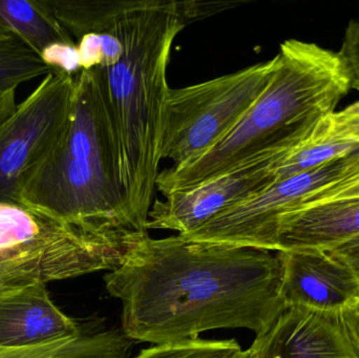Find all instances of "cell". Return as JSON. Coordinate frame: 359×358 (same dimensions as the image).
Instances as JSON below:
<instances>
[{
    "label": "cell",
    "mask_w": 359,
    "mask_h": 358,
    "mask_svg": "<svg viewBox=\"0 0 359 358\" xmlns=\"http://www.w3.org/2000/svg\"><path fill=\"white\" fill-rule=\"evenodd\" d=\"M132 342L117 329L82 332L25 348L0 347V358H128Z\"/></svg>",
    "instance_id": "5bb4252c"
},
{
    "label": "cell",
    "mask_w": 359,
    "mask_h": 358,
    "mask_svg": "<svg viewBox=\"0 0 359 358\" xmlns=\"http://www.w3.org/2000/svg\"><path fill=\"white\" fill-rule=\"evenodd\" d=\"M359 235V197L322 202L283 216L276 252H330Z\"/></svg>",
    "instance_id": "4fadbf2b"
},
{
    "label": "cell",
    "mask_w": 359,
    "mask_h": 358,
    "mask_svg": "<svg viewBox=\"0 0 359 358\" xmlns=\"http://www.w3.org/2000/svg\"><path fill=\"white\" fill-rule=\"evenodd\" d=\"M41 58L50 69H58L72 76L78 75L82 71L76 44H55L42 53Z\"/></svg>",
    "instance_id": "44dd1931"
},
{
    "label": "cell",
    "mask_w": 359,
    "mask_h": 358,
    "mask_svg": "<svg viewBox=\"0 0 359 358\" xmlns=\"http://www.w3.org/2000/svg\"><path fill=\"white\" fill-rule=\"evenodd\" d=\"M82 332L54 304L46 284H32L0 298V347L25 348Z\"/></svg>",
    "instance_id": "7c38bea8"
},
{
    "label": "cell",
    "mask_w": 359,
    "mask_h": 358,
    "mask_svg": "<svg viewBox=\"0 0 359 358\" xmlns=\"http://www.w3.org/2000/svg\"><path fill=\"white\" fill-rule=\"evenodd\" d=\"M323 122V121H322ZM322 122L309 139L283 158L273 168L274 181L286 180L359 151L358 145L325 138Z\"/></svg>",
    "instance_id": "2e32d148"
},
{
    "label": "cell",
    "mask_w": 359,
    "mask_h": 358,
    "mask_svg": "<svg viewBox=\"0 0 359 358\" xmlns=\"http://www.w3.org/2000/svg\"><path fill=\"white\" fill-rule=\"evenodd\" d=\"M0 25L40 56L55 44H76L41 0H0Z\"/></svg>",
    "instance_id": "9a60e30c"
},
{
    "label": "cell",
    "mask_w": 359,
    "mask_h": 358,
    "mask_svg": "<svg viewBox=\"0 0 359 358\" xmlns=\"http://www.w3.org/2000/svg\"><path fill=\"white\" fill-rule=\"evenodd\" d=\"M295 149L255 158L194 188L170 193L164 201L156 200L149 210L147 230L165 229L181 235L198 230L211 219L274 184V166Z\"/></svg>",
    "instance_id": "9c48e42d"
},
{
    "label": "cell",
    "mask_w": 359,
    "mask_h": 358,
    "mask_svg": "<svg viewBox=\"0 0 359 358\" xmlns=\"http://www.w3.org/2000/svg\"><path fill=\"white\" fill-rule=\"evenodd\" d=\"M327 252L347 266L354 273L359 283V235Z\"/></svg>",
    "instance_id": "603a6c76"
},
{
    "label": "cell",
    "mask_w": 359,
    "mask_h": 358,
    "mask_svg": "<svg viewBox=\"0 0 359 358\" xmlns=\"http://www.w3.org/2000/svg\"><path fill=\"white\" fill-rule=\"evenodd\" d=\"M278 58L202 83L170 88L164 105L161 158L182 165L212 149L261 96Z\"/></svg>",
    "instance_id": "5b68a950"
},
{
    "label": "cell",
    "mask_w": 359,
    "mask_h": 358,
    "mask_svg": "<svg viewBox=\"0 0 359 358\" xmlns=\"http://www.w3.org/2000/svg\"><path fill=\"white\" fill-rule=\"evenodd\" d=\"M339 53L349 71L351 88L359 90V19L350 21Z\"/></svg>",
    "instance_id": "7402d4cb"
},
{
    "label": "cell",
    "mask_w": 359,
    "mask_h": 358,
    "mask_svg": "<svg viewBox=\"0 0 359 358\" xmlns=\"http://www.w3.org/2000/svg\"><path fill=\"white\" fill-rule=\"evenodd\" d=\"M50 219L20 205L0 203V250L11 249L35 239Z\"/></svg>",
    "instance_id": "ac0fdd59"
},
{
    "label": "cell",
    "mask_w": 359,
    "mask_h": 358,
    "mask_svg": "<svg viewBox=\"0 0 359 358\" xmlns=\"http://www.w3.org/2000/svg\"><path fill=\"white\" fill-rule=\"evenodd\" d=\"M187 25L182 1L114 0L113 27L123 54L93 69L107 99L121 161L126 205L135 229L147 235L161 162L164 105L170 88L172 44Z\"/></svg>",
    "instance_id": "7a4b0ae2"
},
{
    "label": "cell",
    "mask_w": 359,
    "mask_h": 358,
    "mask_svg": "<svg viewBox=\"0 0 359 358\" xmlns=\"http://www.w3.org/2000/svg\"><path fill=\"white\" fill-rule=\"evenodd\" d=\"M126 252L120 246L52 218L35 239L0 250V298L32 284L116 270Z\"/></svg>",
    "instance_id": "52a82bcc"
},
{
    "label": "cell",
    "mask_w": 359,
    "mask_h": 358,
    "mask_svg": "<svg viewBox=\"0 0 359 358\" xmlns=\"http://www.w3.org/2000/svg\"><path fill=\"white\" fill-rule=\"evenodd\" d=\"M12 36H14V34L11 33L6 27L0 25V40L8 39V38L12 37Z\"/></svg>",
    "instance_id": "484cf974"
},
{
    "label": "cell",
    "mask_w": 359,
    "mask_h": 358,
    "mask_svg": "<svg viewBox=\"0 0 359 358\" xmlns=\"http://www.w3.org/2000/svg\"><path fill=\"white\" fill-rule=\"evenodd\" d=\"M18 205L124 249L149 235L128 214L117 137L94 69L76 76L69 120L21 184Z\"/></svg>",
    "instance_id": "3957f363"
},
{
    "label": "cell",
    "mask_w": 359,
    "mask_h": 358,
    "mask_svg": "<svg viewBox=\"0 0 359 358\" xmlns=\"http://www.w3.org/2000/svg\"><path fill=\"white\" fill-rule=\"evenodd\" d=\"M283 262L282 294L287 308L341 313L359 296L354 273L327 252H278Z\"/></svg>",
    "instance_id": "8fae6325"
},
{
    "label": "cell",
    "mask_w": 359,
    "mask_h": 358,
    "mask_svg": "<svg viewBox=\"0 0 359 358\" xmlns=\"http://www.w3.org/2000/svg\"><path fill=\"white\" fill-rule=\"evenodd\" d=\"M18 88H0V125L16 109V92Z\"/></svg>",
    "instance_id": "d4e9b609"
},
{
    "label": "cell",
    "mask_w": 359,
    "mask_h": 358,
    "mask_svg": "<svg viewBox=\"0 0 359 358\" xmlns=\"http://www.w3.org/2000/svg\"><path fill=\"white\" fill-rule=\"evenodd\" d=\"M242 350L236 340H210L198 338L155 345L135 358H227Z\"/></svg>",
    "instance_id": "d6986e66"
},
{
    "label": "cell",
    "mask_w": 359,
    "mask_h": 358,
    "mask_svg": "<svg viewBox=\"0 0 359 358\" xmlns=\"http://www.w3.org/2000/svg\"><path fill=\"white\" fill-rule=\"evenodd\" d=\"M76 76L50 69L0 125V203L18 205L21 184L65 128Z\"/></svg>",
    "instance_id": "8992f818"
},
{
    "label": "cell",
    "mask_w": 359,
    "mask_h": 358,
    "mask_svg": "<svg viewBox=\"0 0 359 358\" xmlns=\"http://www.w3.org/2000/svg\"><path fill=\"white\" fill-rule=\"evenodd\" d=\"M344 158L278 181L244 203L211 219L198 230L180 235L190 241L276 252L283 216L299 209L308 195L330 182L341 170Z\"/></svg>",
    "instance_id": "ba28073f"
},
{
    "label": "cell",
    "mask_w": 359,
    "mask_h": 358,
    "mask_svg": "<svg viewBox=\"0 0 359 358\" xmlns=\"http://www.w3.org/2000/svg\"><path fill=\"white\" fill-rule=\"evenodd\" d=\"M359 197V151L344 158L341 170L337 176L308 195L301 207L314 205L322 202L350 199Z\"/></svg>",
    "instance_id": "ffe728a7"
},
{
    "label": "cell",
    "mask_w": 359,
    "mask_h": 358,
    "mask_svg": "<svg viewBox=\"0 0 359 358\" xmlns=\"http://www.w3.org/2000/svg\"><path fill=\"white\" fill-rule=\"evenodd\" d=\"M50 71L41 56L18 36L0 40V88H18Z\"/></svg>",
    "instance_id": "e0dca14e"
},
{
    "label": "cell",
    "mask_w": 359,
    "mask_h": 358,
    "mask_svg": "<svg viewBox=\"0 0 359 358\" xmlns=\"http://www.w3.org/2000/svg\"><path fill=\"white\" fill-rule=\"evenodd\" d=\"M105 287L122 303V332L159 345L215 329L266 331L287 309L278 252L147 235Z\"/></svg>",
    "instance_id": "6da1fadb"
},
{
    "label": "cell",
    "mask_w": 359,
    "mask_h": 358,
    "mask_svg": "<svg viewBox=\"0 0 359 358\" xmlns=\"http://www.w3.org/2000/svg\"><path fill=\"white\" fill-rule=\"evenodd\" d=\"M276 58L261 96L217 144L198 159L160 172L156 187L164 197L194 188L255 158L295 149L334 113L351 88L339 53L289 39L280 44Z\"/></svg>",
    "instance_id": "277c9868"
},
{
    "label": "cell",
    "mask_w": 359,
    "mask_h": 358,
    "mask_svg": "<svg viewBox=\"0 0 359 358\" xmlns=\"http://www.w3.org/2000/svg\"><path fill=\"white\" fill-rule=\"evenodd\" d=\"M249 358H359L341 313L287 308L257 334Z\"/></svg>",
    "instance_id": "30bf717a"
},
{
    "label": "cell",
    "mask_w": 359,
    "mask_h": 358,
    "mask_svg": "<svg viewBox=\"0 0 359 358\" xmlns=\"http://www.w3.org/2000/svg\"><path fill=\"white\" fill-rule=\"evenodd\" d=\"M341 317L352 343L359 351V296L343 309Z\"/></svg>",
    "instance_id": "cb8c5ba5"
},
{
    "label": "cell",
    "mask_w": 359,
    "mask_h": 358,
    "mask_svg": "<svg viewBox=\"0 0 359 358\" xmlns=\"http://www.w3.org/2000/svg\"><path fill=\"white\" fill-rule=\"evenodd\" d=\"M227 358H249L248 350H247V351H244V350L238 351V352L234 353V354H232L231 357H227Z\"/></svg>",
    "instance_id": "4316f807"
}]
</instances>
